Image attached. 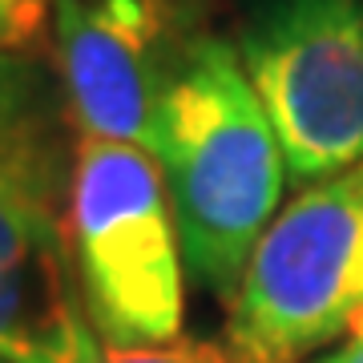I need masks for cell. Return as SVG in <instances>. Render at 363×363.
I'll use <instances>...</instances> for the list:
<instances>
[{
    "label": "cell",
    "mask_w": 363,
    "mask_h": 363,
    "mask_svg": "<svg viewBox=\"0 0 363 363\" xmlns=\"http://www.w3.org/2000/svg\"><path fill=\"white\" fill-rule=\"evenodd\" d=\"M150 154L166 178L186 267L230 303L286 186L283 145L234 40L198 33L157 105Z\"/></svg>",
    "instance_id": "obj_1"
},
{
    "label": "cell",
    "mask_w": 363,
    "mask_h": 363,
    "mask_svg": "<svg viewBox=\"0 0 363 363\" xmlns=\"http://www.w3.org/2000/svg\"><path fill=\"white\" fill-rule=\"evenodd\" d=\"M65 198L81 298L97 339L138 347L182 335L186 255L157 157L133 142L81 133Z\"/></svg>",
    "instance_id": "obj_2"
},
{
    "label": "cell",
    "mask_w": 363,
    "mask_h": 363,
    "mask_svg": "<svg viewBox=\"0 0 363 363\" xmlns=\"http://www.w3.org/2000/svg\"><path fill=\"white\" fill-rule=\"evenodd\" d=\"M363 315V166L303 186L226 303L230 363H307Z\"/></svg>",
    "instance_id": "obj_3"
},
{
    "label": "cell",
    "mask_w": 363,
    "mask_h": 363,
    "mask_svg": "<svg viewBox=\"0 0 363 363\" xmlns=\"http://www.w3.org/2000/svg\"><path fill=\"white\" fill-rule=\"evenodd\" d=\"M234 49L298 186L363 166V0H247Z\"/></svg>",
    "instance_id": "obj_4"
},
{
    "label": "cell",
    "mask_w": 363,
    "mask_h": 363,
    "mask_svg": "<svg viewBox=\"0 0 363 363\" xmlns=\"http://www.w3.org/2000/svg\"><path fill=\"white\" fill-rule=\"evenodd\" d=\"M77 133L154 145V117L198 33L182 0H49Z\"/></svg>",
    "instance_id": "obj_5"
},
{
    "label": "cell",
    "mask_w": 363,
    "mask_h": 363,
    "mask_svg": "<svg viewBox=\"0 0 363 363\" xmlns=\"http://www.w3.org/2000/svg\"><path fill=\"white\" fill-rule=\"evenodd\" d=\"M61 218V154L0 162V359L101 363Z\"/></svg>",
    "instance_id": "obj_6"
},
{
    "label": "cell",
    "mask_w": 363,
    "mask_h": 363,
    "mask_svg": "<svg viewBox=\"0 0 363 363\" xmlns=\"http://www.w3.org/2000/svg\"><path fill=\"white\" fill-rule=\"evenodd\" d=\"M61 101L49 69L25 52H0V162L16 157H52Z\"/></svg>",
    "instance_id": "obj_7"
},
{
    "label": "cell",
    "mask_w": 363,
    "mask_h": 363,
    "mask_svg": "<svg viewBox=\"0 0 363 363\" xmlns=\"http://www.w3.org/2000/svg\"><path fill=\"white\" fill-rule=\"evenodd\" d=\"M101 363H230V351L222 339L174 335L162 343H138V347H105Z\"/></svg>",
    "instance_id": "obj_8"
},
{
    "label": "cell",
    "mask_w": 363,
    "mask_h": 363,
    "mask_svg": "<svg viewBox=\"0 0 363 363\" xmlns=\"http://www.w3.org/2000/svg\"><path fill=\"white\" fill-rule=\"evenodd\" d=\"M49 25V0H0V52H25Z\"/></svg>",
    "instance_id": "obj_9"
},
{
    "label": "cell",
    "mask_w": 363,
    "mask_h": 363,
    "mask_svg": "<svg viewBox=\"0 0 363 363\" xmlns=\"http://www.w3.org/2000/svg\"><path fill=\"white\" fill-rule=\"evenodd\" d=\"M307 363H363V315L355 319V327H351L347 335L335 339L327 351L311 355Z\"/></svg>",
    "instance_id": "obj_10"
},
{
    "label": "cell",
    "mask_w": 363,
    "mask_h": 363,
    "mask_svg": "<svg viewBox=\"0 0 363 363\" xmlns=\"http://www.w3.org/2000/svg\"><path fill=\"white\" fill-rule=\"evenodd\" d=\"M0 363H4V359H0Z\"/></svg>",
    "instance_id": "obj_11"
}]
</instances>
